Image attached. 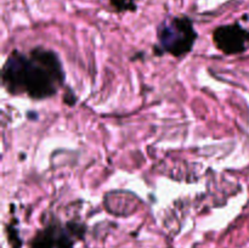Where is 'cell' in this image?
Listing matches in <instances>:
<instances>
[{
	"label": "cell",
	"mask_w": 249,
	"mask_h": 248,
	"mask_svg": "<svg viewBox=\"0 0 249 248\" xmlns=\"http://www.w3.org/2000/svg\"><path fill=\"white\" fill-rule=\"evenodd\" d=\"M158 53H170L173 56H184L192 50L197 39L194 23L187 17H173L164 19L157 29Z\"/></svg>",
	"instance_id": "cell-2"
},
{
	"label": "cell",
	"mask_w": 249,
	"mask_h": 248,
	"mask_svg": "<svg viewBox=\"0 0 249 248\" xmlns=\"http://www.w3.org/2000/svg\"><path fill=\"white\" fill-rule=\"evenodd\" d=\"M112 4L122 11V10H128V9H134V0H111Z\"/></svg>",
	"instance_id": "cell-4"
},
{
	"label": "cell",
	"mask_w": 249,
	"mask_h": 248,
	"mask_svg": "<svg viewBox=\"0 0 249 248\" xmlns=\"http://www.w3.org/2000/svg\"><path fill=\"white\" fill-rule=\"evenodd\" d=\"M1 82L10 94L43 100L58 91L65 72L57 53L36 48L28 53L14 51L9 55L2 66Z\"/></svg>",
	"instance_id": "cell-1"
},
{
	"label": "cell",
	"mask_w": 249,
	"mask_h": 248,
	"mask_svg": "<svg viewBox=\"0 0 249 248\" xmlns=\"http://www.w3.org/2000/svg\"><path fill=\"white\" fill-rule=\"evenodd\" d=\"M213 40L216 48L226 55H236L246 51L249 43V31L240 24L220 26L214 31Z\"/></svg>",
	"instance_id": "cell-3"
}]
</instances>
